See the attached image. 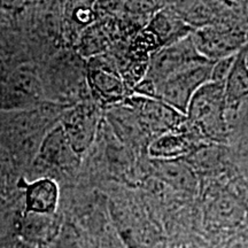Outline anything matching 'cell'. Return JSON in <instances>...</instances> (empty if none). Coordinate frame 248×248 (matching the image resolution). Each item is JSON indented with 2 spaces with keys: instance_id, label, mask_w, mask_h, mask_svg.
Segmentation results:
<instances>
[{
  "instance_id": "1",
  "label": "cell",
  "mask_w": 248,
  "mask_h": 248,
  "mask_svg": "<svg viewBox=\"0 0 248 248\" xmlns=\"http://www.w3.org/2000/svg\"><path fill=\"white\" fill-rule=\"evenodd\" d=\"M200 226L214 244L231 241L248 230V186L239 172L200 183Z\"/></svg>"
},
{
  "instance_id": "2",
  "label": "cell",
  "mask_w": 248,
  "mask_h": 248,
  "mask_svg": "<svg viewBox=\"0 0 248 248\" xmlns=\"http://www.w3.org/2000/svg\"><path fill=\"white\" fill-rule=\"evenodd\" d=\"M186 122L206 144L229 145L224 84L206 83L198 90L185 114Z\"/></svg>"
},
{
  "instance_id": "3",
  "label": "cell",
  "mask_w": 248,
  "mask_h": 248,
  "mask_svg": "<svg viewBox=\"0 0 248 248\" xmlns=\"http://www.w3.org/2000/svg\"><path fill=\"white\" fill-rule=\"evenodd\" d=\"M192 39L201 57L216 62L233 57L248 45V30L235 24L218 23L195 30Z\"/></svg>"
},
{
  "instance_id": "4",
  "label": "cell",
  "mask_w": 248,
  "mask_h": 248,
  "mask_svg": "<svg viewBox=\"0 0 248 248\" xmlns=\"http://www.w3.org/2000/svg\"><path fill=\"white\" fill-rule=\"evenodd\" d=\"M214 62H203L176 74L156 85V99L186 114L198 90L210 82Z\"/></svg>"
},
{
  "instance_id": "5",
  "label": "cell",
  "mask_w": 248,
  "mask_h": 248,
  "mask_svg": "<svg viewBox=\"0 0 248 248\" xmlns=\"http://www.w3.org/2000/svg\"><path fill=\"white\" fill-rule=\"evenodd\" d=\"M203 62L209 61L197 51L191 35L152 54L145 78L150 79L156 88L157 84L169 77Z\"/></svg>"
},
{
  "instance_id": "6",
  "label": "cell",
  "mask_w": 248,
  "mask_h": 248,
  "mask_svg": "<svg viewBox=\"0 0 248 248\" xmlns=\"http://www.w3.org/2000/svg\"><path fill=\"white\" fill-rule=\"evenodd\" d=\"M88 80L93 95L101 104L116 105L130 97V89L114 59H93L89 66Z\"/></svg>"
},
{
  "instance_id": "7",
  "label": "cell",
  "mask_w": 248,
  "mask_h": 248,
  "mask_svg": "<svg viewBox=\"0 0 248 248\" xmlns=\"http://www.w3.org/2000/svg\"><path fill=\"white\" fill-rule=\"evenodd\" d=\"M130 102L135 108L142 132L146 133L151 141L163 133L181 128L186 121L184 114L159 99L133 95Z\"/></svg>"
},
{
  "instance_id": "8",
  "label": "cell",
  "mask_w": 248,
  "mask_h": 248,
  "mask_svg": "<svg viewBox=\"0 0 248 248\" xmlns=\"http://www.w3.org/2000/svg\"><path fill=\"white\" fill-rule=\"evenodd\" d=\"M42 84L36 69L22 66L2 83L0 88V106L8 110L36 106L42 99Z\"/></svg>"
},
{
  "instance_id": "9",
  "label": "cell",
  "mask_w": 248,
  "mask_h": 248,
  "mask_svg": "<svg viewBox=\"0 0 248 248\" xmlns=\"http://www.w3.org/2000/svg\"><path fill=\"white\" fill-rule=\"evenodd\" d=\"M183 160L193 170L200 183L226 177L238 171L228 145L204 144Z\"/></svg>"
},
{
  "instance_id": "10",
  "label": "cell",
  "mask_w": 248,
  "mask_h": 248,
  "mask_svg": "<svg viewBox=\"0 0 248 248\" xmlns=\"http://www.w3.org/2000/svg\"><path fill=\"white\" fill-rule=\"evenodd\" d=\"M204 144L185 121L181 128L154 138L146 151L151 160H181Z\"/></svg>"
},
{
  "instance_id": "11",
  "label": "cell",
  "mask_w": 248,
  "mask_h": 248,
  "mask_svg": "<svg viewBox=\"0 0 248 248\" xmlns=\"http://www.w3.org/2000/svg\"><path fill=\"white\" fill-rule=\"evenodd\" d=\"M99 123V111L93 105H79L66 116L63 121L66 132L70 144L78 155L85 152L93 142Z\"/></svg>"
},
{
  "instance_id": "12",
  "label": "cell",
  "mask_w": 248,
  "mask_h": 248,
  "mask_svg": "<svg viewBox=\"0 0 248 248\" xmlns=\"http://www.w3.org/2000/svg\"><path fill=\"white\" fill-rule=\"evenodd\" d=\"M37 159L45 166L55 169H73L79 162V155L70 144L63 126L57 125L43 138Z\"/></svg>"
},
{
  "instance_id": "13",
  "label": "cell",
  "mask_w": 248,
  "mask_h": 248,
  "mask_svg": "<svg viewBox=\"0 0 248 248\" xmlns=\"http://www.w3.org/2000/svg\"><path fill=\"white\" fill-rule=\"evenodd\" d=\"M156 177L170 190L185 197H199L200 181L184 160H152Z\"/></svg>"
},
{
  "instance_id": "14",
  "label": "cell",
  "mask_w": 248,
  "mask_h": 248,
  "mask_svg": "<svg viewBox=\"0 0 248 248\" xmlns=\"http://www.w3.org/2000/svg\"><path fill=\"white\" fill-rule=\"evenodd\" d=\"M145 29L156 39L161 48L175 44L194 32V30L173 11L170 2L150 18Z\"/></svg>"
},
{
  "instance_id": "15",
  "label": "cell",
  "mask_w": 248,
  "mask_h": 248,
  "mask_svg": "<svg viewBox=\"0 0 248 248\" xmlns=\"http://www.w3.org/2000/svg\"><path fill=\"white\" fill-rule=\"evenodd\" d=\"M170 6L194 31L224 21L225 1H171Z\"/></svg>"
},
{
  "instance_id": "16",
  "label": "cell",
  "mask_w": 248,
  "mask_h": 248,
  "mask_svg": "<svg viewBox=\"0 0 248 248\" xmlns=\"http://www.w3.org/2000/svg\"><path fill=\"white\" fill-rule=\"evenodd\" d=\"M248 45L235 55L224 84L226 110H232L248 100Z\"/></svg>"
},
{
  "instance_id": "17",
  "label": "cell",
  "mask_w": 248,
  "mask_h": 248,
  "mask_svg": "<svg viewBox=\"0 0 248 248\" xmlns=\"http://www.w3.org/2000/svg\"><path fill=\"white\" fill-rule=\"evenodd\" d=\"M59 202L57 183L49 178H39L26 185V213L53 215Z\"/></svg>"
},
{
  "instance_id": "18",
  "label": "cell",
  "mask_w": 248,
  "mask_h": 248,
  "mask_svg": "<svg viewBox=\"0 0 248 248\" xmlns=\"http://www.w3.org/2000/svg\"><path fill=\"white\" fill-rule=\"evenodd\" d=\"M57 222L53 215L48 214L26 213L21 223L20 234L27 244L45 246L54 238Z\"/></svg>"
},
{
  "instance_id": "19",
  "label": "cell",
  "mask_w": 248,
  "mask_h": 248,
  "mask_svg": "<svg viewBox=\"0 0 248 248\" xmlns=\"http://www.w3.org/2000/svg\"><path fill=\"white\" fill-rule=\"evenodd\" d=\"M235 55L214 62L213 68H212V75H210V80H212V82L225 84V80L228 78L232 64H233Z\"/></svg>"
}]
</instances>
